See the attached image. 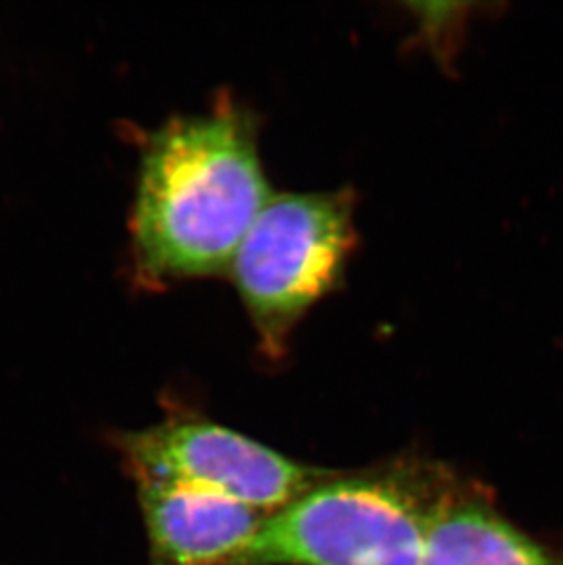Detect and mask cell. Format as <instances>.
Listing matches in <instances>:
<instances>
[{
    "label": "cell",
    "instance_id": "1",
    "mask_svg": "<svg viewBox=\"0 0 563 565\" xmlns=\"http://www.w3.org/2000/svg\"><path fill=\"white\" fill-rule=\"evenodd\" d=\"M272 191L249 108L222 92L208 113L147 134L130 216L136 284L166 289L231 269Z\"/></svg>",
    "mask_w": 563,
    "mask_h": 565
},
{
    "label": "cell",
    "instance_id": "2",
    "mask_svg": "<svg viewBox=\"0 0 563 565\" xmlns=\"http://www.w3.org/2000/svg\"><path fill=\"white\" fill-rule=\"evenodd\" d=\"M443 483L414 470L320 483L264 520L233 565H421Z\"/></svg>",
    "mask_w": 563,
    "mask_h": 565
},
{
    "label": "cell",
    "instance_id": "3",
    "mask_svg": "<svg viewBox=\"0 0 563 565\" xmlns=\"http://www.w3.org/2000/svg\"><path fill=\"white\" fill-rule=\"evenodd\" d=\"M355 244L351 189L269 198L229 269L266 355L280 358L309 308L339 288Z\"/></svg>",
    "mask_w": 563,
    "mask_h": 565
},
{
    "label": "cell",
    "instance_id": "4",
    "mask_svg": "<svg viewBox=\"0 0 563 565\" xmlns=\"http://www.w3.org/2000/svg\"><path fill=\"white\" fill-rule=\"evenodd\" d=\"M139 487L219 492L258 512H278L320 486V470L200 419H170L121 441Z\"/></svg>",
    "mask_w": 563,
    "mask_h": 565
},
{
    "label": "cell",
    "instance_id": "5",
    "mask_svg": "<svg viewBox=\"0 0 563 565\" xmlns=\"http://www.w3.org/2000/svg\"><path fill=\"white\" fill-rule=\"evenodd\" d=\"M152 565H233L258 533L262 512L219 492L139 487Z\"/></svg>",
    "mask_w": 563,
    "mask_h": 565
},
{
    "label": "cell",
    "instance_id": "6",
    "mask_svg": "<svg viewBox=\"0 0 563 565\" xmlns=\"http://www.w3.org/2000/svg\"><path fill=\"white\" fill-rule=\"evenodd\" d=\"M421 565H563L484 500L448 492L437 507Z\"/></svg>",
    "mask_w": 563,
    "mask_h": 565
},
{
    "label": "cell",
    "instance_id": "7",
    "mask_svg": "<svg viewBox=\"0 0 563 565\" xmlns=\"http://www.w3.org/2000/svg\"><path fill=\"white\" fill-rule=\"evenodd\" d=\"M421 21V33L425 35L432 50L443 61H450L456 54L459 35L467 26L472 10L470 4H421L415 6Z\"/></svg>",
    "mask_w": 563,
    "mask_h": 565
}]
</instances>
